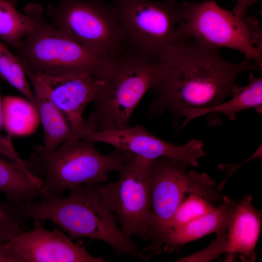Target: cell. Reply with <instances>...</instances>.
Here are the masks:
<instances>
[{"instance_id":"cell-1","label":"cell","mask_w":262,"mask_h":262,"mask_svg":"<svg viewBox=\"0 0 262 262\" xmlns=\"http://www.w3.org/2000/svg\"><path fill=\"white\" fill-rule=\"evenodd\" d=\"M162 62V76L153 88L155 98L148 108L150 117L169 112L177 119L184 110L213 108L230 97L239 75L258 69L245 58L230 63L219 49L203 47L191 38L177 40Z\"/></svg>"},{"instance_id":"cell-2","label":"cell","mask_w":262,"mask_h":262,"mask_svg":"<svg viewBox=\"0 0 262 262\" xmlns=\"http://www.w3.org/2000/svg\"><path fill=\"white\" fill-rule=\"evenodd\" d=\"M84 185L69 189L68 196H41L17 207L25 220L50 221L66 232L72 240L89 238L102 241L118 255L147 259L116 225V218L103 204L96 185Z\"/></svg>"},{"instance_id":"cell-3","label":"cell","mask_w":262,"mask_h":262,"mask_svg":"<svg viewBox=\"0 0 262 262\" xmlns=\"http://www.w3.org/2000/svg\"><path fill=\"white\" fill-rule=\"evenodd\" d=\"M162 76V62L127 47L103 59L95 78L101 82L93 102L96 131L131 127L130 119L145 93Z\"/></svg>"},{"instance_id":"cell-4","label":"cell","mask_w":262,"mask_h":262,"mask_svg":"<svg viewBox=\"0 0 262 262\" xmlns=\"http://www.w3.org/2000/svg\"><path fill=\"white\" fill-rule=\"evenodd\" d=\"M96 143L88 138H72L49 151L35 146L25 162L28 170L42 180L40 196H62L76 186L101 184L108 180L109 172L119 171L135 156L117 148L104 155L96 148Z\"/></svg>"},{"instance_id":"cell-5","label":"cell","mask_w":262,"mask_h":262,"mask_svg":"<svg viewBox=\"0 0 262 262\" xmlns=\"http://www.w3.org/2000/svg\"><path fill=\"white\" fill-rule=\"evenodd\" d=\"M183 3L177 40L191 38L205 47L233 49L244 54L245 59L256 61L262 68V32L255 17L246 15L238 17L214 0Z\"/></svg>"},{"instance_id":"cell-6","label":"cell","mask_w":262,"mask_h":262,"mask_svg":"<svg viewBox=\"0 0 262 262\" xmlns=\"http://www.w3.org/2000/svg\"><path fill=\"white\" fill-rule=\"evenodd\" d=\"M33 29L14 48L23 66L35 75L85 74L95 77L103 59L48 23L40 4L33 3Z\"/></svg>"},{"instance_id":"cell-7","label":"cell","mask_w":262,"mask_h":262,"mask_svg":"<svg viewBox=\"0 0 262 262\" xmlns=\"http://www.w3.org/2000/svg\"><path fill=\"white\" fill-rule=\"evenodd\" d=\"M189 167L170 157L154 161L150 178L153 225L149 238L154 254L161 251L169 222L187 194L198 195L211 203L223 201L215 181L206 173L188 171Z\"/></svg>"},{"instance_id":"cell-8","label":"cell","mask_w":262,"mask_h":262,"mask_svg":"<svg viewBox=\"0 0 262 262\" xmlns=\"http://www.w3.org/2000/svg\"><path fill=\"white\" fill-rule=\"evenodd\" d=\"M46 13L61 33L102 59L128 47L113 7L103 0H59L48 4Z\"/></svg>"},{"instance_id":"cell-9","label":"cell","mask_w":262,"mask_h":262,"mask_svg":"<svg viewBox=\"0 0 262 262\" xmlns=\"http://www.w3.org/2000/svg\"><path fill=\"white\" fill-rule=\"evenodd\" d=\"M128 48L162 61L177 40L183 3L175 0H112Z\"/></svg>"},{"instance_id":"cell-10","label":"cell","mask_w":262,"mask_h":262,"mask_svg":"<svg viewBox=\"0 0 262 262\" xmlns=\"http://www.w3.org/2000/svg\"><path fill=\"white\" fill-rule=\"evenodd\" d=\"M154 161L135 155L124 164L116 181L96 185L101 201L130 238H150L153 225L150 178Z\"/></svg>"},{"instance_id":"cell-11","label":"cell","mask_w":262,"mask_h":262,"mask_svg":"<svg viewBox=\"0 0 262 262\" xmlns=\"http://www.w3.org/2000/svg\"><path fill=\"white\" fill-rule=\"evenodd\" d=\"M86 138L129 150L146 159L170 157L192 167L198 166V160L205 155L201 140L193 139L183 146H178L157 137L140 125L94 131Z\"/></svg>"},{"instance_id":"cell-12","label":"cell","mask_w":262,"mask_h":262,"mask_svg":"<svg viewBox=\"0 0 262 262\" xmlns=\"http://www.w3.org/2000/svg\"><path fill=\"white\" fill-rule=\"evenodd\" d=\"M35 227L8 241L17 262H104L90 255L63 232L48 230L35 221Z\"/></svg>"},{"instance_id":"cell-13","label":"cell","mask_w":262,"mask_h":262,"mask_svg":"<svg viewBox=\"0 0 262 262\" xmlns=\"http://www.w3.org/2000/svg\"><path fill=\"white\" fill-rule=\"evenodd\" d=\"M36 75L64 114L71 130L82 128L85 123L83 113L86 105L93 101L101 85L100 81L85 74L59 76Z\"/></svg>"},{"instance_id":"cell-14","label":"cell","mask_w":262,"mask_h":262,"mask_svg":"<svg viewBox=\"0 0 262 262\" xmlns=\"http://www.w3.org/2000/svg\"><path fill=\"white\" fill-rule=\"evenodd\" d=\"M33 89L35 106L44 130L43 148L53 150L72 138H85L89 133L85 125L82 128L72 131L62 112L53 102L46 87L35 74L23 67Z\"/></svg>"},{"instance_id":"cell-15","label":"cell","mask_w":262,"mask_h":262,"mask_svg":"<svg viewBox=\"0 0 262 262\" xmlns=\"http://www.w3.org/2000/svg\"><path fill=\"white\" fill-rule=\"evenodd\" d=\"M252 201L249 195L235 202L228 227L226 252L238 253L244 262L256 259L254 249L261 230L262 214Z\"/></svg>"},{"instance_id":"cell-16","label":"cell","mask_w":262,"mask_h":262,"mask_svg":"<svg viewBox=\"0 0 262 262\" xmlns=\"http://www.w3.org/2000/svg\"><path fill=\"white\" fill-rule=\"evenodd\" d=\"M234 204L232 199L224 196L223 201L212 212L170 229L165 239L164 250L171 251L212 233H215L217 236L223 235L228 228Z\"/></svg>"},{"instance_id":"cell-17","label":"cell","mask_w":262,"mask_h":262,"mask_svg":"<svg viewBox=\"0 0 262 262\" xmlns=\"http://www.w3.org/2000/svg\"><path fill=\"white\" fill-rule=\"evenodd\" d=\"M42 183L28 170L25 161L13 159L0 150V191L7 201L17 205L39 197Z\"/></svg>"},{"instance_id":"cell-18","label":"cell","mask_w":262,"mask_h":262,"mask_svg":"<svg viewBox=\"0 0 262 262\" xmlns=\"http://www.w3.org/2000/svg\"><path fill=\"white\" fill-rule=\"evenodd\" d=\"M249 80V83L244 86L235 84L231 89V98L213 108L183 110L181 116H185L186 119L182 126H185L192 119L204 115H218L220 113L234 120L237 113L244 110L253 109L258 113H262V78L250 73Z\"/></svg>"},{"instance_id":"cell-19","label":"cell","mask_w":262,"mask_h":262,"mask_svg":"<svg viewBox=\"0 0 262 262\" xmlns=\"http://www.w3.org/2000/svg\"><path fill=\"white\" fill-rule=\"evenodd\" d=\"M5 129L10 136H25L33 133L39 122L36 107L19 97L8 96L2 100Z\"/></svg>"},{"instance_id":"cell-20","label":"cell","mask_w":262,"mask_h":262,"mask_svg":"<svg viewBox=\"0 0 262 262\" xmlns=\"http://www.w3.org/2000/svg\"><path fill=\"white\" fill-rule=\"evenodd\" d=\"M16 0H0V40L16 47L34 26L33 3L25 8L26 14L16 8Z\"/></svg>"},{"instance_id":"cell-21","label":"cell","mask_w":262,"mask_h":262,"mask_svg":"<svg viewBox=\"0 0 262 262\" xmlns=\"http://www.w3.org/2000/svg\"><path fill=\"white\" fill-rule=\"evenodd\" d=\"M0 78L21 93L35 106V99L19 59L0 40ZM36 107V106H35Z\"/></svg>"},{"instance_id":"cell-22","label":"cell","mask_w":262,"mask_h":262,"mask_svg":"<svg viewBox=\"0 0 262 262\" xmlns=\"http://www.w3.org/2000/svg\"><path fill=\"white\" fill-rule=\"evenodd\" d=\"M216 207L202 196L195 194L189 195L180 204L171 218L167 234L170 229L208 214L213 211Z\"/></svg>"},{"instance_id":"cell-23","label":"cell","mask_w":262,"mask_h":262,"mask_svg":"<svg viewBox=\"0 0 262 262\" xmlns=\"http://www.w3.org/2000/svg\"><path fill=\"white\" fill-rule=\"evenodd\" d=\"M25 220L16 205L0 201V242L9 241L22 232Z\"/></svg>"},{"instance_id":"cell-24","label":"cell","mask_w":262,"mask_h":262,"mask_svg":"<svg viewBox=\"0 0 262 262\" xmlns=\"http://www.w3.org/2000/svg\"><path fill=\"white\" fill-rule=\"evenodd\" d=\"M226 241L227 234H224L222 235L217 236V239L213 244L209 246L203 251L194 254L193 256L185 257L180 262L188 261H208V256L210 258H214L217 256L224 252H226Z\"/></svg>"},{"instance_id":"cell-25","label":"cell","mask_w":262,"mask_h":262,"mask_svg":"<svg viewBox=\"0 0 262 262\" xmlns=\"http://www.w3.org/2000/svg\"><path fill=\"white\" fill-rule=\"evenodd\" d=\"M2 100L0 92V150L12 158L17 159L19 156L12 144V137L2 134L3 131H6L3 121Z\"/></svg>"},{"instance_id":"cell-26","label":"cell","mask_w":262,"mask_h":262,"mask_svg":"<svg viewBox=\"0 0 262 262\" xmlns=\"http://www.w3.org/2000/svg\"><path fill=\"white\" fill-rule=\"evenodd\" d=\"M260 0H236V4L232 10L237 17L242 18L246 15L248 9Z\"/></svg>"},{"instance_id":"cell-27","label":"cell","mask_w":262,"mask_h":262,"mask_svg":"<svg viewBox=\"0 0 262 262\" xmlns=\"http://www.w3.org/2000/svg\"><path fill=\"white\" fill-rule=\"evenodd\" d=\"M0 262H17L8 241L0 242Z\"/></svg>"}]
</instances>
